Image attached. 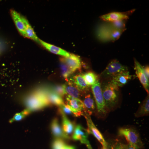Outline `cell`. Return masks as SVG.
<instances>
[{
    "instance_id": "cell-13",
    "label": "cell",
    "mask_w": 149,
    "mask_h": 149,
    "mask_svg": "<svg viewBox=\"0 0 149 149\" xmlns=\"http://www.w3.org/2000/svg\"><path fill=\"white\" fill-rule=\"evenodd\" d=\"M10 13L15 26L18 29L19 32L24 37H26L25 35V26L23 21V17L19 13L17 12L16 11L11 10Z\"/></svg>"
},
{
    "instance_id": "cell-19",
    "label": "cell",
    "mask_w": 149,
    "mask_h": 149,
    "mask_svg": "<svg viewBox=\"0 0 149 149\" xmlns=\"http://www.w3.org/2000/svg\"><path fill=\"white\" fill-rule=\"evenodd\" d=\"M70 80L76 86L78 90L83 93L85 94L88 91L89 87L86 84L82 74H78L74 75Z\"/></svg>"
},
{
    "instance_id": "cell-2",
    "label": "cell",
    "mask_w": 149,
    "mask_h": 149,
    "mask_svg": "<svg viewBox=\"0 0 149 149\" xmlns=\"http://www.w3.org/2000/svg\"><path fill=\"white\" fill-rule=\"evenodd\" d=\"M102 89L106 106L108 111L114 108L118 102L119 88L111 81Z\"/></svg>"
},
{
    "instance_id": "cell-11",
    "label": "cell",
    "mask_w": 149,
    "mask_h": 149,
    "mask_svg": "<svg viewBox=\"0 0 149 149\" xmlns=\"http://www.w3.org/2000/svg\"><path fill=\"white\" fill-rule=\"evenodd\" d=\"M112 29L109 24L100 25L97 29L96 32L97 38L103 42L110 41L111 34Z\"/></svg>"
},
{
    "instance_id": "cell-3",
    "label": "cell",
    "mask_w": 149,
    "mask_h": 149,
    "mask_svg": "<svg viewBox=\"0 0 149 149\" xmlns=\"http://www.w3.org/2000/svg\"><path fill=\"white\" fill-rule=\"evenodd\" d=\"M91 88L95 102L97 115L99 117L104 118L106 116L108 111L106 106L101 86L99 80L91 86Z\"/></svg>"
},
{
    "instance_id": "cell-25",
    "label": "cell",
    "mask_w": 149,
    "mask_h": 149,
    "mask_svg": "<svg viewBox=\"0 0 149 149\" xmlns=\"http://www.w3.org/2000/svg\"><path fill=\"white\" fill-rule=\"evenodd\" d=\"M60 68L62 75L68 81V78L72 73V71L65 63L62 61H61Z\"/></svg>"
},
{
    "instance_id": "cell-7",
    "label": "cell",
    "mask_w": 149,
    "mask_h": 149,
    "mask_svg": "<svg viewBox=\"0 0 149 149\" xmlns=\"http://www.w3.org/2000/svg\"><path fill=\"white\" fill-rule=\"evenodd\" d=\"M83 116H85L87 121L88 126L87 130L89 134H91L93 135L102 144V146H107L108 145V143H107L106 141L105 140L102 133L93 123L91 116L86 113H84Z\"/></svg>"
},
{
    "instance_id": "cell-32",
    "label": "cell",
    "mask_w": 149,
    "mask_h": 149,
    "mask_svg": "<svg viewBox=\"0 0 149 149\" xmlns=\"http://www.w3.org/2000/svg\"><path fill=\"white\" fill-rule=\"evenodd\" d=\"M114 149H125V145L120 143H116L114 145Z\"/></svg>"
},
{
    "instance_id": "cell-20",
    "label": "cell",
    "mask_w": 149,
    "mask_h": 149,
    "mask_svg": "<svg viewBox=\"0 0 149 149\" xmlns=\"http://www.w3.org/2000/svg\"><path fill=\"white\" fill-rule=\"evenodd\" d=\"M62 117V129L64 133L67 136L71 135L73 131L74 128V123L71 122L67 117L65 114L60 113Z\"/></svg>"
},
{
    "instance_id": "cell-22",
    "label": "cell",
    "mask_w": 149,
    "mask_h": 149,
    "mask_svg": "<svg viewBox=\"0 0 149 149\" xmlns=\"http://www.w3.org/2000/svg\"><path fill=\"white\" fill-rule=\"evenodd\" d=\"M23 19L25 26V37L32 39L40 44V39L37 37L32 26L29 24V22L26 18L23 17Z\"/></svg>"
},
{
    "instance_id": "cell-35",
    "label": "cell",
    "mask_w": 149,
    "mask_h": 149,
    "mask_svg": "<svg viewBox=\"0 0 149 149\" xmlns=\"http://www.w3.org/2000/svg\"><path fill=\"white\" fill-rule=\"evenodd\" d=\"M114 145H110L108 143V145L107 146H102L101 149H114Z\"/></svg>"
},
{
    "instance_id": "cell-29",
    "label": "cell",
    "mask_w": 149,
    "mask_h": 149,
    "mask_svg": "<svg viewBox=\"0 0 149 149\" xmlns=\"http://www.w3.org/2000/svg\"><path fill=\"white\" fill-rule=\"evenodd\" d=\"M124 31L123 30H117V29H113L111 34L110 41L114 42L118 40Z\"/></svg>"
},
{
    "instance_id": "cell-1",
    "label": "cell",
    "mask_w": 149,
    "mask_h": 149,
    "mask_svg": "<svg viewBox=\"0 0 149 149\" xmlns=\"http://www.w3.org/2000/svg\"><path fill=\"white\" fill-rule=\"evenodd\" d=\"M24 103L27 110L31 112L39 110L50 105L46 94V90H38L31 93L25 98Z\"/></svg>"
},
{
    "instance_id": "cell-17",
    "label": "cell",
    "mask_w": 149,
    "mask_h": 149,
    "mask_svg": "<svg viewBox=\"0 0 149 149\" xmlns=\"http://www.w3.org/2000/svg\"><path fill=\"white\" fill-rule=\"evenodd\" d=\"M51 129L54 136L56 139H69L70 137L67 136L63 132L62 128L59 123L57 118L53 120L51 124Z\"/></svg>"
},
{
    "instance_id": "cell-15",
    "label": "cell",
    "mask_w": 149,
    "mask_h": 149,
    "mask_svg": "<svg viewBox=\"0 0 149 149\" xmlns=\"http://www.w3.org/2000/svg\"><path fill=\"white\" fill-rule=\"evenodd\" d=\"M40 44L52 53L62 56L63 57L66 58L69 57L71 55V54H70L68 52L63 49L61 48L56 47L49 43H46L42 40H40Z\"/></svg>"
},
{
    "instance_id": "cell-34",
    "label": "cell",
    "mask_w": 149,
    "mask_h": 149,
    "mask_svg": "<svg viewBox=\"0 0 149 149\" xmlns=\"http://www.w3.org/2000/svg\"><path fill=\"white\" fill-rule=\"evenodd\" d=\"M125 149H139L137 147L128 143L127 145H125Z\"/></svg>"
},
{
    "instance_id": "cell-4",
    "label": "cell",
    "mask_w": 149,
    "mask_h": 149,
    "mask_svg": "<svg viewBox=\"0 0 149 149\" xmlns=\"http://www.w3.org/2000/svg\"><path fill=\"white\" fill-rule=\"evenodd\" d=\"M118 136L125 137L128 144L135 146L139 149L143 148L139 133L133 128H121L118 129Z\"/></svg>"
},
{
    "instance_id": "cell-30",
    "label": "cell",
    "mask_w": 149,
    "mask_h": 149,
    "mask_svg": "<svg viewBox=\"0 0 149 149\" xmlns=\"http://www.w3.org/2000/svg\"><path fill=\"white\" fill-rule=\"evenodd\" d=\"M65 145L66 144L62 139H56L53 143V149H63Z\"/></svg>"
},
{
    "instance_id": "cell-23",
    "label": "cell",
    "mask_w": 149,
    "mask_h": 149,
    "mask_svg": "<svg viewBox=\"0 0 149 149\" xmlns=\"http://www.w3.org/2000/svg\"><path fill=\"white\" fill-rule=\"evenodd\" d=\"M149 113V95L142 104L140 108L135 114L136 117H140L148 115Z\"/></svg>"
},
{
    "instance_id": "cell-16",
    "label": "cell",
    "mask_w": 149,
    "mask_h": 149,
    "mask_svg": "<svg viewBox=\"0 0 149 149\" xmlns=\"http://www.w3.org/2000/svg\"><path fill=\"white\" fill-rule=\"evenodd\" d=\"M101 18L104 21L111 22L126 20L128 18V16L127 14L124 13L112 12L102 15Z\"/></svg>"
},
{
    "instance_id": "cell-10",
    "label": "cell",
    "mask_w": 149,
    "mask_h": 149,
    "mask_svg": "<svg viewBox=\"0 0 149 149\" xmlns=\"http://www.w3.org/2000/svg\"><path fill=\"white\" fill-rule=\"evenodd\" d=\"M134 63L136 75L139 78L140 82L148 93V95H149V80L147 79L144 73L143 68L136 59H135Z\"/></svg>"
},
{
    "instance_id": "cell-12",
    "label": "cell",
    "mask_w": 149,
    "mask_h": 149,
    "mask_svg": "<svg viewBox=\"0 0 149 149\" xmlns=\"http://www.w3.org/2000/svg\"><path fill=\"white\" fill-rule=\"evenodd\" d=\"M63 86L66 95L72 97L80 99L85 94L78 90L70 80H68L67 82L64 84Z\"/></svg>"
},
{
    "instance_id": "cell-26",
    "label": "cell",
    "mask_w": 149,
    "mask_h": 149,
    "mask_svg": "<svg viewBox=\"0 0 149 149\" xmlns=\"http://www.w3.org/2000/svg\"><path fill=\"white\" fill-rule=\"evenodd\" d=\"M31 112L28 110L24 109L21 112L15 114L14 117L10 120L9 122L10 123H12L15 121H20L23 119L24 117H26L28 114H29Z\"/></svg>"
},
{
    "instance_id": "cell-21",
    "label": "cell",
    "mask_w": 149,
    "mask_h": 149,
    "mask_svg": "<svg viewBox=\"0 0 149 149\" xmlns=\"http://www.w3.org/2000/svg\"><path fill=\"white\" fill-rule=\"evenodd\" d=\"M48 101L50 105L53 104L60 106L64 104L62 97L50 90H46Z\"/></svg>"
},
{
    "instance_id": "cell-27",
    "label": "cell",
    "mask_w": 149,
    "mask_h": 149,
    "mask_svg": "<svg viewBox=\"0 0 149 149\" xmlns=\"http://www.w3.org/2000/svg\"><path fill=\"white\" fill-rule=\"evenodd\" d=\"M110 27L115 29L117 30H125V20H119L110 22L109 24Z\"/></svg>"
},
{
    "instance_id": "cell-6",
    "label": "cell",
    "mask_w": 149,
    "mask_h": 149,
    "mask_svg": "<svg viewBox=\"0 0 149 149\" xmlns=\"http://www.w3.org/2000/svg\"><path fill=\"white\" fill-rule=\"evenodd\" d=\"M126 71H128L126 67L123 65L116 60H113L107 67L104 71L103 75L113 77L119 73Z\"/></svg>"
},
{
    "instance_id": "cell-14",
    "label": "cell",
    "mask_w": 149,
    "mask_h": 149,
    "mask_svg": "<svg viewBox=\"0 0 149 149\" xmlns=\"http://www.w3.org/2000/svg\"><path fill=\"white\" fill-rule=\"evenodd\" d=\"M131 75L128 71L121 72L112 77L111 82L119 87H122L127 84L131 79Z\"/></svg>"
},
{
    "instance_id": "cell-33",
    "label": "cell",
    "mask_w": 149,
    "mask_h": 149,
    "mask_svg": "<svg viewBox=\"0 0 149 149\" xmlns=\"http://www.w3.org/2000/svg\"><path fill=\"white\" fill-rule=\"evenodd\" d=\"M144 73L147 79L149 80V68L148 65L145 67L143 68Z\"/></svg>"
},
{
    "instance_id": "cell-9",
    "label": "cell",
    "mask_w": 149,
    "mask_h": 149,
    "mask_svg": "<svg viewBox=\"0 0 149 149\" xmlns=\"http://www.w3.org/2000/svg\"><path fill=\"white\" fill-rule=\"evenodd\" d=\"M60 61L64 63L69 67L72 73L77 70L81 69L82 64L81 60L78 56L71 54L69 57H62Z\"/></svg>"
},
{
    "instance_id": "cell-18",
    "label": "cell",
    "mask_w": 149,
    "mask_h": 149,
    "mask_svg": "<svg viewBox=\"0 0 149 149\" xmlns=\"http://www.w3.org/2000/svg\"><path fill=\"white\" fill-rule=\"evenodd\" d=\"M83 102L85 108V112L91 116L96 109L94 97L91 94H89L85 96Z\"/></svg>"
},
{
    "instance_id": "cell-28",
    "label": "cell",
    "mask_w": 149,
    "mask_h": 149,
    "mask_svg": "<svg viewBox=\"0 0 149 149\" xmlns=\"http://www.w3.org/2000/svg\"><path fill=\"white\" fill-rule=\"evenodd\" d=\"M50 90L61 97H63L65 95H66L63 85H57L53 86Z\"/></svg>"
},
{
    "instance_id": "cell-36",
    "label": "cell",
    "mask_w": 149,
    "mask_h": 149,
    "mask_svg": "<svg viewBox=\"0 0 149 149\" xmlns=\"http://www.w3.org/2000/svg\"><path fill=\"white\" fill-rule=\"evenodd\" d=\"M63 149H75V148L73 146H68L65 145Z\"/></svg>"
},
{
    "instance_id": "cell-8",
    "label": "cell",
    "mask_w": 149,
    "mask_h": 149,
    "mask_svg": "<svg viewBox=\"0 0 149 149\" xmlns=\"http://www.w3.org/2000/svg\"><path fill=\"white\" fill-rule=\"evenodd\" d=\"M88 135L87 129L82 125H77L74 128L72 138L74 141H80L81 143L85 144L88 149H93L88 139Z\"/></svg>"
},
{
    "instance_id": "cell-5",
    "label": "cell",
    "mask_w": 149,
    "mask_h": 149,
    "mask_svg": "<svg viewBox=\"0 0 149 149\" xmlns=\"http://www.w3.org/2000/svg\"><path fill=\"white\" fill-rule=\"evenodd\" d=\"M66 100V105L70 107L74 116L80 117L84 115L85 108L83 102L80 99L67 95Z\"/></svg>"
},
{
    "instance_id": "cell-31",
    "label": "cell",
    "mask_w": 149,
    "mask_h": 149,
    "mask_svg": "<svg viewBox=\"0 0 149 149\" xmlns=\"http://www.w3.org/2000/svg\"><path fill=\"white\" fill-rule=\"evenodd\" d=\"M59 111L60 113H63L65 115H73L70 107L65 104L59 107Z\"/></svg>"
},
{
    "instance_id": "cell-24",
    "label": "cell",
    "mask_w": 149,
    "mask_h": 149,
    "mask_svg": "<svg viewBox=\"0 0 149 149\" xmlns=\"http://www.w3.org/2000/svg\"><path fill=\"white\" fill-rule=\"evenodd\" d=\"M82 75L88 87L94 85L99 80L97 75L92 71L85 72Z\"/></svg>"
}]
</instances>
